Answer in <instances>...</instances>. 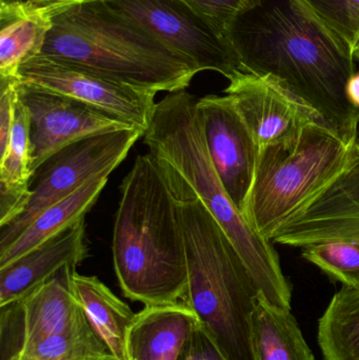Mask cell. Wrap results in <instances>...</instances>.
<instances>
[{"label":"cell","mask_w":359,"mask_h":360,"mask_svg":"<svg viewBox=\"0 0 359 360\" xmlns=\"http://www.w3.org/2000/svg\"><path fill=\"white\" fill-rule=\"evenodd\" d=\"M194 63L231 82L244 72L225 36L181 0H103Z\"/></svg>","instance_id":"obj_8"},{"label":"cell","mask_w":359,"mask_h":360,"mask_svg":"<svg viewBox=\"0 0 359 360\" xmlns=\"http://www.w3.org/2000/svg\"><path fill=\"white\" fill-rule=\"evenodd\" d=\"M252 345L256 360H315L291 310L261 297L252 316Z\"/></svg>","instance_id":"obj_21"},{"label":"cell","mask_w":359,"mask_h":360,"mask_svg":"<svg viewBox=\"0 0 359 360\" xmlns=\"http://www.w3.org/2000/svg\"><path fill=\"white\" fill-rule=\"evenodd\" d=\"M347 96L350 103L359 110V73L350 78L347 84Z\"/></svg>","instance_id":"obj_28"},{"label":"cell","mask_w":359,"mask_h":360,"mask_svg":"<svg viewBox=\"0 0 359 360\" xmlns=\"http://www.w3.org/2000/svg\"><path fill=\"white\" fill-rule=\"evenodd\" d=\"M73 290L89 321L115 360H131L129 338L136 314L96 276L75 271Z\"/></svg>","instance_id":"obj_18"},{"label":"cell","mask_w":359,"mask_h":360,"mask_svg":"<svg viewBox=\"0 0 359 360\" xmlns=\"http://www.w3.org/2000/svg\"><path fill=\"white\" fill-rule=\"evenodd\" d=\"M226 38L244 72L309 105L347 145L358 141L359 110L347 96L355 74L352 49L301 0H254Z\"/></svg>","instance_id":"obj_1"},{"label":"cell","mask_w":359,"mask_h":360,"mask_svg":"<svg viewBox=\"0 0 359 360\" xmlns=\"http://www.w3.org/2000/svg\"><path fill=\"white\" fill-rule=\"evenodd\" d=\"M88 360H115L111 354L105 355V356L95 357V359H91Z\"/></svg>","instance_id":"obj_31"},{"label":"cell","mask_w":359,"mask_h":360,"mask_svg":"<svg viewBox=\"0 0 359 360\" xmlns=\"http://www.w3.org/2000/svg\"><path fill=\"white\" fill-rule=\"evenodd\" d=\"M16 92L30 116L33 173L53 154L71 143L94 135L136 128L97 108L31 82L17 79Z\"/></svg>","instance_id":"obj_10"},{"label":"cell","mask_w":359,"mask_h":360,"mask_svg":"<svg viewBox=\"0 0 359 360\" xmlns=\"http://www.w3.org/2000/svg\"><path fill=\"white\" fill-rule=\"evenodd\" d=\"M75 271L76 266H63L25 297L0 307L1 360L13 359L39 340L88 323L74 294Z\"/></svg>","instance_id":"obj_11"},{"label":"cell","mask_w":359,"mask_h":360,"mask_svg":"<svg viewBox=\"0 0 359 360\" xmlns=\"http://www.w3.org/2000/svg\"><path fill=\"white\" fill-rule=\"evenodd\" d=\"M120 194L112 252L122 293L145 307L183 302L188 287L185 235L170 184L149 152L137 156Z\"/></svg>","instance_id":"obj_2"},{"label":"cell","mask_w":359,"mask_h":360,"mask_svg":"<svg viewBox=\"0 0 359 360\" xmlns=\"http://www.w3.org/2000/svg\"><path fill=\"white\" fill-rule=\"evenodd\" d=\"M8 360H31V359H25V357L16 356V357H13V359H11Z\"/></svg>","instance_id":"obj_32"},{"label":"cell","mask_w":359,"mask_h":360,"mask_svg":"<svg viewBox=\"0 0 359 360\" xmlns=\"http://www.w3.org/2000/svg\"><path fill=\"white\" fill-rule=\"evenodd\" d=\"M30 131L29 113L17 97L10 143L0 155V228L20 215L31 197L34 173Z\"/></svg>","instance_id":"obj_20"},{"label":"cell","mask_w":359,"mask_h":360,"mask_svg":"<svg viewBox=\"0 0 359 360\" xmlns=\"http://www.w3.org/2000/svg\"><path fill=\"white\" fill-rule=\"evenodd\" d=\"M352 52H353L354 58H358L359 60V39L356 41V44H354Z\"/></svg>","instance_id":"obj_30"},{"label":"cell","mask_w":359,"mask_h":360,"mask_svg":"<svg viewBox=\"0 0 359 360\" xmlns=\"http://www.w3.org/2000/svg\"><path fill=\"white\" fill-rule=\"evenodd\" d=\"M352 147L324 122H312L295 136L259 150L254 179L242 215L271 241L347 166Z\"/></svg>","instance_id":"obj_6"},{"label":"cell","mask_w":359,"mask_h":360,"mask_svg":"<svg viewBox=\"0 0 359 360\" xmlns=\"http://www.w3.org/2000/svg\"><path fill=\"white\" fill-rule=\"evenodd\" d=\"M198 98L185 90L156 103L143 143L160 165L174 171L231 239L261 298L291 310L292 290L271 241L255 232L236 207L215 171L198 120Z\"/></svg>","instance_id":"obj_5"},{"label":"cell","mask_w":359,"mask_h":360,"mask_svg":"<svg viewBox=\"0 0 359 360\" xmlns=\"http://www.w3.org/2000/svg\"><path fill=\"white\" fill-rule=\"evenodd\" d=\"M225 93L259 150L295 136L312 122H324L312 108L275 82L247 72L232 79Z\"/></svg>","instance_id":"obj_14"},{"label":"cell","mask_w":359,"mask_h":360,"mask_svg":"<svg viewBox=\"0 0 359 360\" xmlns=\"http://www.w3.org/2000/svg\"><path fill=\"white\" fill-rule=\"evenodd\" d=\"M194 12L206 19L221 35L227 34L231 23L254 0H181Z\"/></svg>","instance_id":"obj_26"},{"label":"cell","mask_w":359,"mask_h":360,"mask_svg":"<svg viewBox=\"0 0 359 360\" xmlns=\"http://www.w3.org/2000/svg\"><path fill=\"white\" fill-rule=\"evenodd\" d=\"M107 354L111 353L88 321L65 333L39 340L17 356L31 360H88Z\"/></svg>","instance_id":"obj_23"},{"label":"cell","mask_w":359,"mask_h":360,"mask_svg":"<svg viewBox=\"0 0 359 360\" xmlns=\"http://www.w3.org/2000/svg\"><path fill=\"white\" fill-rule=\"evenodd\" d=\"M51 27L48 6L29 0L0 6V77H16L21 63L39 55Z\"/></svg>","instance_id":"obj_19"},{"label":"cell","mask_w":359,"mask_h":360,"mask_svg":"<svg viewBox=\"0 0 359 360\" xmlns=\"http://www.w3.org/2000/svg\"><path fill=\"white\" fill-rule=\"evenodd\" d=\"M325 360H359V287L343 285L318 321Z\"/></svg>","instance_id":"obj_22"},{"label":"cell","mask_w":359,"mask_h":360,"mask_svg":"<svg viewBox=\"0 0 359 360\" xmlns=\"http://www.w3.org/2000/svg\"><path fill=\"white\" fill-rule=\"evenodd\" d=\"M88 256L84 219L0 269V307L21 300L65 266Z\"/></svg>","instance_id":"obj_15"},{"label":"cell","mask_w":359,"mask_h":360,"mask_svg":"<svg viewBox=\"0 0 359 360\" xmlns=\"http://www.w3.org/2000/svg\"><path fill=\"white\" fill-rule=\"evenodd\" d=\"M167 180L176 199L185 235L188 287L183 302L227 360H256L252 316L261 297L235 245L193 191L170 169Z\"/></svg>","instance_id":"obj_4"},{"label":"cell","mask_w":359,"mask_h":360,"mask_svg":"<svg viewBox=\"0 0 359 360\" xmlns=\"http://www.w3.org/2000/svg\"><path fill=\"white\" fill-rule=\"evenodd\" d=\"M301 256L346 287H359V241L306 245L301 248Z\"/></svg>","instance_id":"obj_24"},{"label":"cell","mask_w":359,"mask_h":360,"mask_svg":"<svg viewBox=\"0 0 359 360\" xmlns=\"http://www.w3.org/2000/svg\"><path fill=\"white\" fill-rule=\"evenodd\" d=\"M25 0H0V6H11V4H20Z\"/></svg>","instance_id":"obj_29"},{"label":"cell","mask_w":359,"mask_h":360,"mask_svg":"<svg viewBox=\"0 0 359 360\" xmlns=\"http://www.w3.org/2000/svg\"><path fill=\"white\" fill-rule=\"evenodd\" d=\"M308 10L353 50L359 39V0H301Z\"/></svg>","instance_id":"obj_25"},{"label":"cell","mask_w":359,"mask_h":360,"mask_svg":"<svg viewBox=\"0 0 359 360\" xmlns=\"http://www.w3.org/2000/svg\"><path fill=\"white\" fill-rule=\"evenodd\" d=\"M16 78L92 105L143 132L149 128L157 103V93L135 88L81 65L42 55L21 63Z\"/></svg>","instance_id":"obj_9"},{"label":"cell","mask_w":359,"mask_h":360,"mask_svg":"<svg viewBox=\"0 0 359 360\" xmlns=\"http://www.w3.org/2000/svg\"><path fill=\"white\" fill-rule=\"evenodd\" d=\"M176 360H227L208 332L198 323L185 340Z\"/></svg>","instance_id":"obj_27"},{"label":"cell","mask_w":359,"mask_h":360,"mask_svg":"<svg viewBox=\"0 0 359 360\" xmlns=\"http://www.w3.org/2000/svg\"><path fill=\"white\" fill-rule=\"evenodd\" d=\"M111 173L107 171L93 177L75 192L38 214L11 245L0 249V269L84 219L98 200Z\"/></svg>","instance_id":"obj_17"},{"label":"cell","mask_w":359,"mask_h":360,"mask_svg":"<svg viewBox=\"0 0 359 360\" xmlns=\"http://www.w3.org/2000/svg\"><path fill=\"white\" fill-rule=\"evenodd\" d=\"M196 110L211 162L242 213L254 179L256 141L228 95L198 98Z\"/></svg>","instance_id":"obj_13"},{"label":"cell","mask_w":359,"mask_h":360,"mask_svg":"<svg viewBox=\"0 0 359 360\" xmlns=\"http://www.w3.org/2000/svg\"><path fill=\"white\" fill-rule=\"evenodd\" d=\"M303 248L327 241H359V143L341 172L301 207L271 239Z\"/></svg>","instance_id":"obj_12"},{"label":"cell","mask_w":359,"mask_h":360,"mask_svg":"<svg viewBox=\"0 0 359 360\" xmlns=\"http://www.w3.org/2000/svg\"><path fill=\"white\" fill-rule=\"evenodd\" d=\"M143 134L141 129L130 128L94 135L53 154L34 172L31 197L22 213L0 228V249L11 245L44 209L100 173L113 172Z\"/></svg>","instance_id":"obj_7"},{"label":"cell","mask_w":359,"mask_h":360,"mask_svg":"<svg viewBox=\"0 0 359 360\" xmlns=\"http://www.w3.org/2000/svg\"><path fill=\"white\" fill-rule=\"evenodd\" d=\"M198 323L194 311L183 302L145 307L131 329V360H176Z\"/></svg>","instance_id":"obj_16"},{"label":"cell","mask_w":359,"mask_h":360,"mask_svg":"<svg viewBox=\"0 0 359 360\" xmlns=\"http://www.w3.org/2000/svg\"><path fill=\"white\" fill-rule=\"evenodd\" d=\"M48 8L52 27L42 56L155 93L185 90L200 72L103 0H59Z\"/></svg>","instance_id":"obj_3"}]
</instances>
